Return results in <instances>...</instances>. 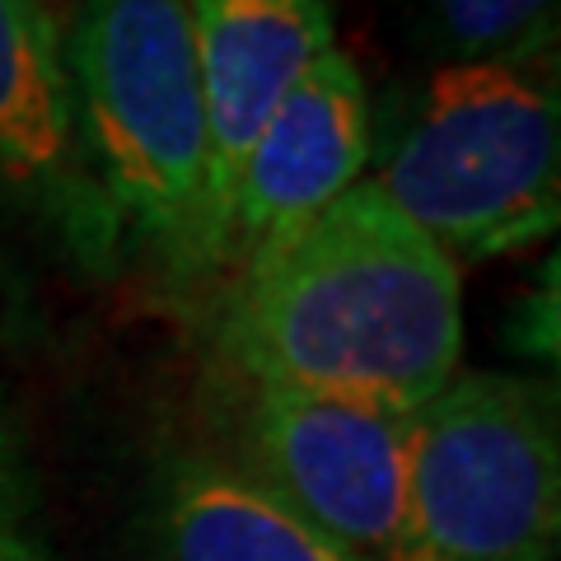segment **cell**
<instances>
[{
    "label": "cell",
    "instance_id": "obj_1",
    "mask_svg": "<svg viewBox=\"0 0 561 561\" xmlns=\"http://www.w3.org/2000/svg\"><path fill=\"white\" fill-rule=\"evenodd\" d=\"M225 351L249 383L416 412L459 375L463 272L365 173L230 290Z\"/></svg>",
    "mask_w": 561,
    "mask_h": 561
},
{
    "label": "cell",
    "instance_id": "obj_2",
    "mask_svg": "<svg viewBox=\"0 0 561 561\" xmlns=\"http://www.w3.org/2000/svg\"><path fill=\"white\" fill-rule=\"evenodd\" d=\"M61 38L84 160L117 239L146 249L173 286L216 280L225 243L187 5L80 0Z\"/></svg>",
    "mask_w": 561,
    "mask_h": 561
},
{
    "label": "cell",
    "instance_id": "obj_3",
    "mask_svg": "<svg viewBox=\"0 0 561 561\" xmlns=\"http://www.w3.org/2000/svg\"><path fill=\"white\" fill-rule=\"evenodd\" d=\"M370 179L459 272L552 239L561 220L552 57L440 66Z\"/></svg>",
    "mask_w": 561,
    "mask_h": 561
},
{
    "label": "cell",
    "instance_id": "obj_4",
    "mask_svg": "<svg viewBox=\"0 0 561 561\" xmlns=\"http://www.w3.org/2000/svg\"><path fill=\"white\" fill-rule=\"evenodd\" d=\"M557 538L552 383L459 370L412 412L402 524L383 561H552Z\"/></svg>",
    "mask_w": 561,
    "mask_h": 561
},
{
    "label": "cell",
    "instance_id": "obj_5",
    "mask_svg": "<svg viewBox=\"0 0 561 561\" xmlns=\"http://www.w3.org/2000/svg\"><path fill=\"white\" fill-rule=\"evenodd\" d=\"M412 412L280 383H249L243 472L360 561H383L402 524Z\"/></svg>",
    "mask_w": 561,
    "mask_h": 561
},
{
    "label": "cell",
    "instance_id": "obj_6",
    "mask_svg": "<svg viewBox=\"0 0 561 561\" xmlns=\"http://www.w3.org/2000/svg\"><path fill=\"white\" fill-rule=\"evenodd\" d=\"M370 169V90L346 51L328 57L280 99L239 164L225 272L234 286L276 267L309 225Z\"/></svg>",
    "mask_w": 561,
    "mask_h": 561
},
{
    "label": "cell",
    "instance_id": "obj_7",
    "mask_svg": "<svg viewBox=\"0 0 561 561\" xmlns=\"http://www.w3.org/2000/svg\"><path fill=\"white\" fill-rule=\"evenodd\" d=\"M0 187L84 257L117 249L70 103L66 38L47 0H0Z\"/></svg>",
    "mask_w": 561,
    "mask_h": 561
},
{
    "label": "cell",
    "instance_id": "obj_8",
    "mask_svg": "<svg viewBox=\"0 0 561 561\" xmlns=\"http://www.w3.org/2000/svg\"><path fill=\"white\" fill-rule=\"evenodd\" d=\"M210 136V197L230 243L239 164L267 117L328 51H337L332 0H183Z\"/></svg>",
    "mask_w": 561,
    "mask_h": 561
},
{
    "label": "cell",
    "instance_id": "obj_9",
    "mask_svg": "<svg viewBox=\"0 0 561 561\" xmlns=\"http://www.w3.org/2000/svg\"><path fill=\"white\" fill-rule=\"evenodd\" d=\"M164 542L169 561H360L220 459H187L169 478Z\"/></svg>",
    "mask_w": 561,
    "mask_h": 561
},
{
    "label": "cell",
    "instance_id": "obj_10",
    "mask_svg": "<svg viewBox=\"0 0 561 561\" xmlns=\"http://www.w3.org/2000/svg\"><path fill=\"white\" fill-rule=\"evenodd\" d=\"M561 0H416L426 43L445 66L548 61L557 47Z\"/></svg>",
    "mask_w": 561,
    "mask_h": 561
},
{
    "label": "cell",
    "instance_id": "obj_11",
    "mask_svg": "<svg viewBox=\"0 0 561 561\" xmlns=\"http://www.w3.org/2000/svg\"><path fill=\"white\" fill-rule=\"evenodd\" d=\"M0 561H51L38 524V491L5 402H0Z\"/></svg>",
    "mask_w": 561,
    "mask_h": 561
}]
</instances>
